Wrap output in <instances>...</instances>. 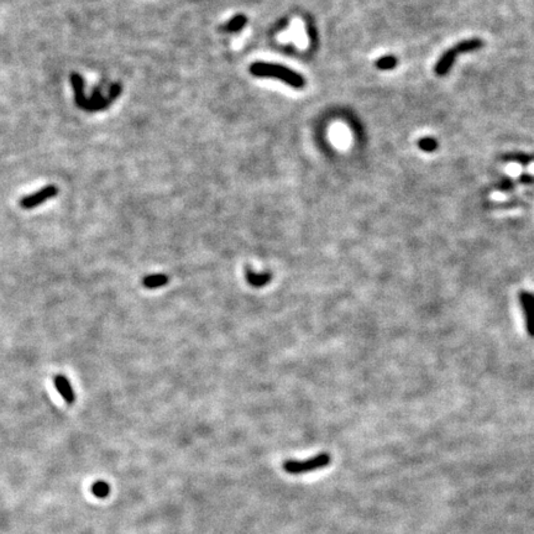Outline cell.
<instances>
[{
	"label": "cell",
	"instance_id": "obj_1",
	"mask_svg": "<svg viewBox=\"0 0 534 534\" xmlns=\"http://www.w3.org/2000/svg\"><path fill=\"white\" fill-rule=\"evenodd\" d=\"M251 73L256 77H271V78H277V79L282 80L286 84L291 85L293 88H303L304 87V79L301 74L296 73V72L291 71V69L286 68V67L279 66V64H271V63H253L250 68Z\"/></svg>",
	"mask_w": 534,
	"mask_h": 534
},
{
	"label": "cell",
	"instance_id": "obj_4",
	"mask_svg": "<svg viewBox=\"0 0 534 534\" xmlns=\"http://www.w3.org/2000/svg\"><path fill=\"white\" fill-rule=\"evenodd\" d=\"M57 193H58V188L56 187V186H53V185L45 186L44 188H41V190L37 191V192L23 197L20 201V206L23 207L24 209H32V208L40 206V204H42L44 202L53 198L55 196H57Z\"/></svg>",
	"mask_w": 534,
	"mask_h": 534
},
{
	"label": "cell",
	"instance_id": "obj_6",
	"mask_svg": "<svg viewBox=\"0 0 534 534\" xmlns=\"http://www.w3.org/2000/svg\"><path fill=\"white\" fill-rule=\"evenodd\" d=\"M245 277H246V281L250 286L255 288H261L263 286H266L267 283L271 282L272 274L271 272H255L250 267L245 269Z\"/></svg>",
	"mask_w": 534,
	"mask_h": 534
},
{
	"label": "cell",
	"instance_id": "obj_12",
	"mask_svg": "<svg viewBox=\"0 0 534 534\" xmlns=\"http://www.w3.org/2000/svg\"><path fill=\"white\" fill-rule=\"evenodd\" d=\"M245 23H246V19H245L244 16H237V18L233 19V21H230V23L226 25V29L230 30V31H235V30L241 29L242 26L245 25Z\"/></svg>",
	"mask_w": 534,
	"mask_h": 534
},
{
	"label": "cell",
	"instance_id": "obj_8",
	"mask_svg": "<svg viewBox=\"0 0 534 534\" xmlns=\"http://www.w3.org/2000/svg\"><path fill=\"white\" fill-rule=\"evenodd\" d=\"M523 304L525 306V311L528 314V325H529L530 333L534 334V298L530 295H524L522 297Z\"/></svg>",
	"mask_w": 534,
	"mask_h": 534
},
{
	"label": "cell",
	"instance_id": "obj_5",
	"mask_svg": "<svg viewBox=\"0 0 534 534\" xmlns=\"http://www.w3.org/2000/svg\"><path fill=\"white\" fill-rule=\"evenodd\" d=\"M53 382H55L56 390L58 391L61 397L66 401V403L73 404L75 402V393L69 380L64 375H56Z\"/></svg>",
	"mask_w": 534,
	"mask_h": 534
},
{
	"label": "cell",
	"instance_id": "obj_11",
	"mask_svg": "<svg viewBox=\"0 0 534 534\" xmlns=\"http://www.w3.org/2000/svg\"><path fill=\"white\" fill-rule=\"evenodd\" d=\"M418 146L420 150L425 151V152H433L438 148V142L433 137H422V139L418 141Z\"/></svg>",
	"mask_w": 534,
	"mask_h": 534
},
{
	"label": "cell",
	"instance_id": "obj_3",
	"mask_svg": "<svg viewBox=\"0 0 534 534\" xmlns=\"http://www.w3.org/2000/svg\"><path fill=\"white\" fill-rule=\"evenodd\" d=\"M330 455L322 453L307 460H286L283 461L282 469L290 475H301L304 473L319 470L325 468L330 463Z\"/></svg>",
	"mask_w": 534,
	"mask_h": 534
},
{
	"label": "cell",
	"instance_id": "obj_7",
	"mask_svg": "<svg viewBox=\"0 0 534 534\" xmlns=\"http://www.w3.org/2000/svg\"><path fill=\"white\" fill-rule=\"evenodd\" d=\"M169 282V277L164 274H152L147 275L142 279V286L148 290H156V288L163 287Z\"/></svg>",
	"mask_w": 534,
	"mask_h": 534
},
{
	"label": "cell",
	"instance_id": "obj_10",
	"mask_svg": "<svg viewBox=\"0 0 534 534\" xmlns=\"http://www.w3.org/2000/svg\"><path fill=\"white\" fill-rule=\"evenodd\" d=\"M92 492L96 497L105 498L110 493V486L105 481H97L92 486Z\"/></svg>",
	"mask_w": 534,
	"mask_h": 534
},
{
	"label": "cell",
	"instance_id": "obj_2",
	"mask_svg": "<svg viewBox=\"0 0 534 534\" xmlns=\"http://www.w3.org/2000/svg\"><path fill=\"white\" fill-rule=\"evenodd\" d=\"M484 46L481 39H470V40H464V41L459 42L455 46H453L452 48L443 53L440 59L438 61V63L435 64V73L438 75H445L449 72V69L452 68L453 63H454L455 58L460 55V53H468V52H474V51L480 50V48Z\"/></svg>",
	"mask_w": 534,
	"mask_h": 534
},
{
	"label": "cell",
	"instance_id": "obj_9",
	"mask_svg": "<svg viewBox=\"0 0 534 534\" xmlns=\"http://www.w3.org/2000/svg\"><path fill=\"white\" fill-rule=\"evenodd\" d=\"M397 63L398 61L395 56H382V57H380L375 62V66L380 71H390V69L395 68Z\"/></svg>",
	"mask_w": 534,
	"mask_h": 534
}]
</instances>
